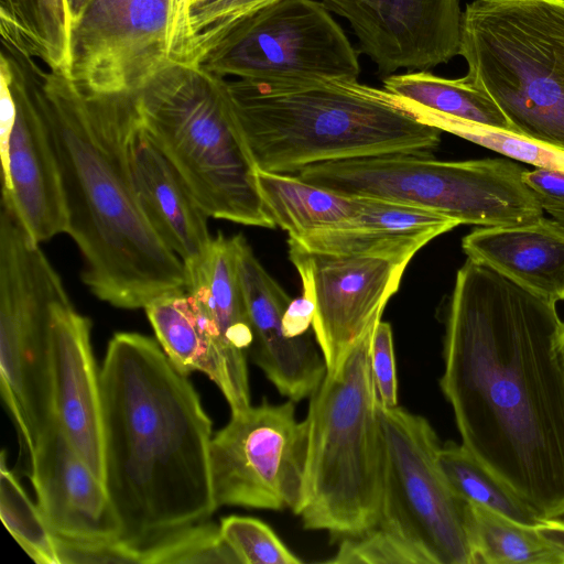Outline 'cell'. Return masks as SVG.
<instances>
[{"instance_id": "8", "label": "cell", "mask_w": 564, "mask_h": 564, "mask_svg": "<svg viewBox=\"0 0 564 564\" xmlns=\"http://www.w3.org/2000/svg\"><path fill=\"white\" fill-rule=\"evenodd\" d=\"M524 169L513 160L440 161L393 153L312 164L297 176L328 191L413 205L460 225L503 227L543 216Z\"/></svg>"}, {"instance_id": "1", "label": "cell", "mask_w": 564, "mask_h": 564, "mask_svg": "<svg viewBox=\"0 0 564 564\" xmlns=\"http://www.w3.org/2000/svg\"><path fill=\"white\" fill-rule=\"evenodd\" d=\"M556 306L467 258L440 380L462 444L543 519L564 518V359Z\"/></svg>"}, {"instance_id": "39", "label": "cell", "mask_w": 564, "mask_h": 564, "mask_svg": "<svg viewBox=\"0 0 564 564\" xmlns=\"http://www.w3.org/2000/svg\"><path fill=\"white\" fill-rule=\"evenodd\" d=\"M522 177L542 209L564 227V173L543 169L524 170Z\"/></svg>"}, {"instance_id": "11", "label": "cell", "mask_w": 564, "mask_h": 564, "mask_svg": "<svg viewBox=\"0 0 564 564\" xmlns=\"http://www.w3.org/2000/svg\"><path fill=\"white\" fill-rule=\"evenodd\" d=\"M323 1L276 0L236 21L200 65L250 80L358 79L359 56Z\"/></svg>"}, {"instance_id": "7", "label": "cell", "mask_w": 564, "mask_h": 564, "mask_svg": "<svg viewBox=\"0 0 564 564\" xmlns=\"http://www.w3.org/2000/svg\"><path fill=\"white\" fill-rule=\"evenodd\" d=\"M459 55L516 134L564 150V0L467 3Z\"/></svg>"}, {"instance_id": "23", "label": "cell", "mask_w": 564, "mask_h": 564, "mask_svg": "<svg viewBox=\"0 0 564 564\" xmlns=\"http://www.w3.org/2000/svg\"><path fill=\"white\" fill-rule=\"evenodd\" d=\"M462 249L468 259L551 303L564 300V227L554 219L480 227L463 238Z\"/></svg>"}, {"instance_id": "38", "label": "cell", "mask_w": 564, "mask_h": 564, "mask_svg": "<svg viewBox=\"0 0 564 564\" xmlns=\"http://www.w3.org/2000/svg\"><path fill=\"white\" fill-rule=\"evenodd\" d=\"M169 50L173 63L194 65V33L191 25L189 0H167Z\"/></svg>"}, {"instance_id": "29", "label": "cell", "mask_w": 564, "mask_h": 564, "mask_svg": "<svg viewBox=\"0 0 564 564\" xmlns=\"http://www.w3.org/2000/svg\"><path fill=\"white\" fill-rule=\"evenodd\" d=\"M0 458V517L3 524L35 563L59 564L55 534L7 466L6 451Z\"/></svg>"}, {"instance_id": "34", "label": "cell", "mask_w": 564, "mask_h": 564, "mask_svg": "<svg viewBox=\"0 0 564 564\" xmlns=\"http://www.w3.org/2000/svg\"><path fill=\"white\" fill-rule=\"evenodd\" d=\"M276 0H213L192 9L193 64L200 65L218 36L232 23Z\"/></svg>"}, {"instance_id": "5", "label": "cell", "mask_w": 564, "mask_h": 564, "mask_svg": "<svg viewBox=\"0 0 564 564\" xmlns=\"http://www.w3.org/2000/svg\"><path fill=\"white\" fill-rule=\"evenodd\" d=\"M377 325V324H376ZM371 327L311 394L307 453L297 516L308 530L354 538L380 520L383 440L370 345Z\"/></svg>"}, {"instance_id": "30", "label": "cell", "mask_w": 564, "mask_h": 564, "mask_svg": "<svg viewBox=\"0 0 564 564\" xmlns=\"http://www.w3.org/2000/svg\"><path fill=\"white\" fill-rule=\"evenodd\" d=\"M129 552L133 564H240L221 538L219 525L208 520L175 530Z\"/></svg>"}, {"instance_id": "28", "label": "cell", "mask_w": 564, "mask_h": 564, "mask_svg": "<svg viewBox=\"0 0 564 564\" xmlns=\"http://www.w3.org/2000/svg\"><path fill=\"white\" fill-rule=\"evenodd\" d=\"M437 459L451 486L469 503L524 524L545 520L463 444L446 442L441 445Z\"/></svg>"}, {"instance_id": "37", "label": "cell", "mask_w": 564, "mask_h": 564, "mask_svg": "<svg viewBox=\"0 0 564 564\" xmlns=\"http://www.w3.org/2000/svg\"><path fill=\"white\" fill-rule=\"evenodd\" d=\"M370 362L379 403L383 408L398 405V380L391 325L379 321L370 345Z\"/></svg>"}, {"instance_id": "19", "label": "cell", "mask_w": 564, "mask_h": 564, "mask_svg": "<svg viewBox=\"0 0 564 564\" xmlns=\"http://www.w3.org/2000/svg\"><path fill=\"white\" fill-rule=\"evenodd\" d=\"M90 330V319L70 302L55 306L48 336L51 399L63 432L105 484L100 370Z\"/></svg>"}, {"instance_id": "27", "label": "cell", "mask_w": 564, "mask_h": 564, "mask_svg": "<svg viewBox=\"0 0 564 564\" xmlns=\"http://www.w3.org/2000/svg\"><path fill=\"white\" fill-rule=\"evenodd\" d=\"M470 505L477 564H564V518L524 524Z\"/></svg>"}, {"instance_id": "14", "label": "cell", "mask_w": 564, "mask_h": 564, "mask_svg": "<svg viewBox=\"0 0 564 564\" xmlns=\"http://www.w3.org/2000/svg\"><path fill=\"white\" fill-rule=\"evenodd\" d=\"M289 258L315 299L314 337L334 373L352 346L380 319L406 265L369 256L310 252L289 238Z\"/></svg>"}, {"instance_id": "15", "label": "cell", "mask_w": 564, "mask_h": 564, "mask_svg": "<svg viewBox=\"0 0 564 564\" xmlns=\"http://www.w3.org/2000/svg\"><path fill=\"white\" fill-rule=\"evenodd\" d=\"M346 19L380 75L429 70L459 55V0H322Z\"/></svg>"}, {"instance_id": "21", "label": "cell", "mask_w": 564, "mask_h": 564, "mask_svg": "<svg viewBox=\"0 0 564 564\" xmlns=\"http://www.w3.org/2000/svg\"><path fill=\"white\" fill-rule=\"evenodd\" d=\"M459 225L413 205L360 197V208L351 219L294 240L310 252L378 257L408 265L423 246Z\"/></svg>"}, {"instance_id": "35", "label": "cell", "mask_w": 564, "mask_h": 564, "mask_svg": "<svg viewBox=\"0 0 564 564\" xmlns=\"http://www.w3.org/2000/svg\"><path fill=\"white\" fill-rule=\"evenodd\" d=\"M42 62L68 77L73 18L68 0H35Z\"/></svg>"}, {"instance_id": "20", "label": "cell", "mask_w": 564, "mask_h": 564, "mask_svg": "<svg viewBox=\"0 0 564 564\" xmlns=\"http://www.w3.org/2000/svg\"><path fill=\"white\" fill-rule=\"evenodd\" d=\"M155 337L183 373H205L221 391L231 412L251 405L247 360L237 358L186 291L160 296L145 307Z\"/></svg>"}, {"instance_id": "10", "label": "cell", "mask_w": 564, "mask_h": 564, "mask_svg": "<svg viewBox=\"0 0 564 564\" xmlns=\"http://www.w3.org/2000/svg\"><path fill=\"white\" fill-rule=\"evenodd\" d=\"M379 401V400H378ZM383 440V491L377 525L413 545L429 564H477L471 505L438 464L441 443L430 422L378 404Z\"/></svg>"}, {"instance_id": "43", "label": "cell", "mask_w": 564, "mask_h": 564, "mask_svg": "<svg viewBox=\"0 0 564 564\" xmlns=\"http://www.w3.org/2000/svg\"><path fill=\"white\" fill-rule=\"evenodd\" d=\"M558 348L564 359V322L562 321V325L558 333Z\"/></svg>"}, {"instance_id": "26", "label": "cell", "mask_w": 564, "mask_h": 564, "mask_svg": "<svg viewBox=\"0 0 564 564\" xmlns=\"http://www.w3.org/2000/svg\"><path fill=\"white\" fill-rule=\"evenodd\" d=\"M256 182L268 216L292 239L336 228L360 208V197L328 191L300 176L256 169Z\"/></svg>"}, {"instance_id": "3", "label": "cell", "mask_w": 564, "mask_h": 564, "mask_svg": "<svg viewBox=\"0 0 564 564\" xmlns=\"http://www.w3.org/2000/svg\"><path fill=\"white\" fill-rule=\"evenodd\" d=\"M39 98L61 172L66 234L84 258V283L127 310L186 290L184 262L156 235L134 188L137 93H95L40 67Z\"/></svg>"}, {"instance_id": "25", "label": "cell", "mask_w": 564, "mask_h": 564, "mask_svg": "<svg viewBox=\"0 0 564 564\" xmlns=\"http://www.w3.org/2000/svg\"><path fill=\"white\" fill-rule=\"evenodd\" d=\"M383 88L417 119L446 117L514 133L495 100L468 75L451 79L429 70L392 74L383 78Z\"/></svg>"}, {"instance_id": "36", "label": "cell", "mask_w": 564, "mask_h": 564, "mask_svg": "<svg viewBox=\"0 0 564 564\" xmlns=\"http://www.w3.org/2000/svg\"><path fill=\"white\" fill-rule=\"evenodd\" d=\"M2 43L42 61L35 0H0Z\"/></svg>"}, {"instance_id": "2", "label": "cell", "mask_w": 564, "mask_h": 564, "mask_svg": "<svg viewBox=\"0 0 564 564\" xmlns=\"http://www.w3.org/2000/svg\"><path fill=\"white\" fill-rule=\"evenodd\" d=\"M100 370L105 487L119 541L143 547L218 508L209 446L213 423L187 375L156 339L121 332Z\"/></svg>"}, {"instance_id": "16", "label": "cell", "mask_w": 564, "mask_h": 564, "mask_svg": "<svg viewBox=\"0 0 564 564\" xmlns=\"http://www.w3.org/2000/svg\"><path fill=\"white\" fill-rule=\"evenodd\" d=\"M167 0H131L105 22L73 30L68 77L95 93H137L172 64Z\"/></svg>"}, {"instance_id": "41", "label": "cell", "mask_w": 564, "mask_h": 564, "mask_svg": "<svg viewBox=\"0 0 564 564\" xmlns=\"http://www.w3.org/2000/svg\"><path fill=\"white\" fill-rule=\"evenodd\" d=\"M131 0H90L73 30H86L99 25ZM72 30V31H73Z\"/></svg>"}, {"instance_id": "31", "label": "cell", "mask_w": 564, "mask_h": 564, "mask_svg": "<svg viewBox=\"0 0 564 564\" xmlns=\"http://www.w3.org/2000/svg\"><path fill=\"white\" fill-rule=\"evenodd\" d=\"M421 122L451 132L511 160L549 171L564 173V150L512 132L469 121L427 116Z\"/></svg>"}, {"instance_id": "44", "label": "cell", "mask_w": 564, "mask_h": 564, "mask_svg": "<svg viewBox=\"0 0 564 564\" xmlns=\"http://www.w3.org/2000/svg\"><path fill=\"white\" fill-rule=\"evenodd\" d=\"M205 0H189V3H191V7L192 9L196 6H199L200 3H203Z\"/></svg>"}, {"instance_id": "40", "label": "cell", "mask_w": 564, "mask_h": 564, "mask_svg": "<svg viewBox=\"0 0 564 564\" xmlns=\"http://www.w3.org/2000/svg\"><path fill=\"white\" fill-rule=\"evenodd\" d=\"M314 313L315 299L312 286L308 282L302 281V295L292 299L283 314L285 334L291 338L306 334L312 326Z\"/></svg>"}, {"instance_id": "9", "label": "cell", "mask_w": 564, "mask_h": 564, "mask_svg": "<svg viewBox=\"0 0 564 564\" xmlns=\"http://www.w3.org/2000/svg\"><path fill=\"white\" fill-rule=\"evenodd\" d=\"M39 243L1 200L0 388L28 453L54 417L50 326L55 306L70 302Z\"/></svg>"}, {"instance_id": "17", "label": "cell", "mask_w": 564, "mask_h": 564, "mask_svg": "<svg viewBox=\"0 0 564 564\" xmlns=\"http://www.w3.org/2000/svg\"><path fill=\"white\" fill-rule=\"evenodd\" d=\"M29 455L37 507L55 535L82 542L119 540L121 524L105 484L69 442L55 416Z\"/></svg>"}, {"instance_id": "13", "label": "cell", "mask_w": 564, "mask_h": 564, "mask_svg": "<svg viewBox=\"0 0 564 564\" xmlns=\"http://www.w3.org/2000/svg\"><path fill=\"white\" fill-rule=\"evenodd\" d=\"M39 64L2 43L0 75L15 105L9 139L1 151L2 200L37 242L67 231L61 172L39 98Z\"/></svg>"}, {"instance_id": "33", "label": "cell", "mask_w": 564, "mask_h": 564, "mask_svg": "<svg viewBox=\"0 0 564 564\" xmlns=\"http://www.w3.org/2000/svg\"><path fill=\"white\" fill-rule=\"evenodd\" d=\"M337 564H429L426 558L398 534L376 525L361 535L345 538L334 558Z\"/></svg>"}, {"instance_id": "24", "label": "cell", "mask_w": 564, "mask_h": 564, "mask_svg": "<svg viewBox=\"0 0 564 564\" xmlns=\"http://www.w3.org/2000/svg\"><path fill=\"white\" fill-rule=\"evenodd\" d=\"M184 265L186 291L226 347L247 360L253 335L238 269L237 235L228 238L218 234L203 254Z\"/></svg>"}, {"instance_id": "4", "label": "cell", "mask_w": 564, "mask_h": 564, "mask_svg": "<svg viewBox=\"0 0 564 564\" xmlns=\"http://www.w3.org/2000/svg\"><path fill=\"white\" fill-rule=\"evenodd\" d=\"M257 170L393 153L432 155L441 130L421 122L384 88L358 79L223 80Z\"/></svg>"}, {"instance_id": "22", "label": "cell", "mask_w": 564, "mask_h": 564, "mask_svg": "<svg viewBox=\"0 0 564 564\" xmlns=\"http://www.w3.org/2000/svg\"><path fill=\"white\" fill-rule=\"evenodd\" d=\"M130 165L142 210L161 240L184 263L203 254L213 239L207 215L142 121L131 138Z\"/></svg>"}, {"instance_id": "6", "label": "cell", "mask_w": 564, "mask_h": 564, "mask_svg": "<svg viewBox=\"0 0 564 564\" xmlns=\"http://www.w3.org/2000/svg\"><path fill=\"white\" fill-rule=\"evenodd\" d=\"M223 80L202 65L165 66L137 91L142 124L207 217L274 228Z\"/></svg>"}, {"instance_id": "32", "label": "cell", "mask_w": 564, "mask_h": 564, "mask_svg": "<svg viewBox=\"0 0 564 564\" xmlns=\"http://www.w3.org/2000/svg\"><path fill=\"white\" fill-rule=\"evenodd\" d=\"M219 531L240 564L302 563L268 524L256 518L225 517L220 521Z\"/></svg>"}, {"instance_id": "42", "label": "cell", "mask_w": 564, "mask_h": 564, "mask_svg": "<svg viewBox=\"0 0 564 564\" xmlns=\"http://www.w3.org/2000/svg\"><path fill=\"white\" fill-rule=\"evenodd\" d=\"M90 0H68L73 24L80 18Z\"/></svg>"}, {"instance_id": "18", "label": "cell", "mask_w": 564, "mask_h": 564, "mask_svg": "<svg viewBox=\"0 0 564 564\" xmlns=\"http://www.w3.org/2000/svg\"><path fill=\"white\" fill-rule=\"evenodd\" d=\"M238 269L247 303L253 340L252 361L276 390L299 402L318 388L327 367L317 341L310 334L291 338L283 314L291 296L264 269L242 235H237Z\"/></svg>"}, {"instance_id": "12", "label": "cell", "mask_w": 564, "mask_h": 564, "mask_svg": "<svg viewBox=\"0 0 564 564\" xmlns=\"http://www.w3.org/2000/svg\"><path fill=\"white\" fill-rule=\"evenodd\" d=\"M308 425L294 402L263 401L231 412L213 435L210 480L217 507L283 510L297 514L303 496Z\"/></svg>"}, {"instance_id": "45", "label": "cell", "mask_w": 564, "mask_h": 564, "mask_svg": "<svg viewBox=\"0 0 564 564\" xmlns=\"http://www.w3.org/2000/svg\"><path fill=\"white\" fill-rule=\"evenodd\" d=\"M210 1H213V0H205L203 3L210 2ZM203 3H200V4H203Z\"/></svg>"}]
</instances>
